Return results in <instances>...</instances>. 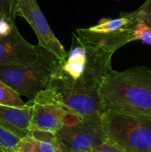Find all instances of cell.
<instances>
[{"label":"cell","mask_w":151,"mask_h":152,"mask_svg":"<svg viewBox=\"0 0 151 152\" xmlns=\"http://www.w3.org/2000/svg\"><path fill=\"white\" fill-rule=\"evenodd\" d=\"M114 53L83 41L75 32L65 60L54 71L43 97L79 116L104 115L99 94L101 83L113 69Z\"/></svg>","instance_id":"obj_1"},{"label":"cell","mask_w":151,"mask_h":152,"mask_svg":"<svg viewBox=\"0 0 151 152\" xmlns=\"http://www.w3.org/2000/svg\"><path fill=\"white\" fill-rule=\"evenodd\" d=\"M104 112L151 116V69H112L99 90Z\"/></svg>","instance_id":"obj_2"},{"label":"cell","mask_w":151,"mask_h":152,"mask_svg":"<svg viewBox=\"0 0 151 152\" xmlns=\"http://www.w3.org/2000/svg\"><path fill=\"white\" fill-rule=\"evenodd\" d=\"M36 59L28 64L1 65L0 80L12 88L20 96L33 100L44 91L60 64L59 60L40 45Z\"/></svg>","instance_id":"obj_3"},{"label":"cell","mask_w":151,"mask_h":152,"mask_svg":"<svg viewBox=\"0 0 151 152\" xmlns=\"http://www.w3.org/2000/svg\"><path fill=\"white\" fill-rule=\"evenodd\" d=\"M107 138L125 152L151 151V116L105 112Z\"/></svg>","instance_id":"obj_4"},{"label":"cell","mask_w":151,"mask_h":152,"mask_svg":"<svg viewBox=\"0 0 151 152\" xmlns=\"http://www.w3.org/2000/svg\"><path fill=\"white\" fill-rule=\"evenodd\" d=\"M55 136L72 152H89L108 139L101 116H82L64 125Z\"/></svg>","instance_id":"obj_5"},{"label":"cell","mask_w":151,"mask_h":152,"mask_svg":"<svg viewBox=\"0 0 151 152\" xmlns=\"http://www.w3.org/2000/svg\"><path fill=\"white\" fill-rule=\"evenodd\" d=\"M16 14L22 17L33 28L38 45L53 54L61 62L67 55V51L53 32L36 0H16Z\"/></svg>","instance_id":"obj_6"},{"label":"cell","mask_w":151,"mask_h":152,"mask_svg":"<svg viewBox=\"0 0 151 152\" xmlns=\"http://www.w3.org/2000/svg\"><path fill=\"white\" fill-rule=\"evenodd\" d=\"M28 102L32 104L29 130H37L55 134L64 125L75 122L82 117L40 95H36Z\"/></svg>","instance_id":"obj_7"},{"label":"cell","mask_w":151,"mask_h":152,"mask_svg":"<svg viewBox=\"0 0 151 152\" xmlns=\"http://www.w3.org/2000/svg\"><path fill=\"white\" fill-rule=\"evenodd\" d=\"M36 57V45L26 41L17 27L10 35L0 37V66L28 64L33 62Z\"/></svg>","instance_id":"obj_8"},{"label":"cell","mask_w":151,"mask_h":152,"mask_svg":"<svg viewBox=\"0 0 151 152\" xmlns=\"http://www.w3.org/2000/svg\"><path fill=\"white\" fill-rule=\"evenodd\" d=\"M31 116L32 104L29 102L23 107L0 105V126L20 139L28 134Z\"/></svg>","instance_id":"obj_9"},{"label":"cell","mask_w":151,"mask_h":152,"mask_svg":"<svg viewBox=\"0 0 151 152\" xmlns=\"http://www.w3.org/2000/svg\"><path fill=\"white\" fill-rule=\"evenodd\" d=\"M137 23L135 11L124 12L117 18H103L94 26L87 28L96 33H112L133 28Z\"/></svg>","instance_id":"obj_10"},{"label":"cell","mask_w":151,"mask_h":152,"mask_svg":"<svg viewBox=\"0 0 151 152\" xmlns=\"http://www.w3.org/2000/svg\"><path fill=\"white\" fill-rule=\"evenodd\" d=\"M28 134L33 139L37 152H58L60 142L54 134L29 130Z\"/></svg>","instance_id":"obj_11"},{"label":"cell","mask_w":151,"mask_h":152,"mask_svg":"<svg viewBox=\"0 0 151 152\" xmlns=\"http://www.w3.org/2000/svg\"><path fill=\"white\" fill-rule=\"evenodd\" d=\"M25 104L17 92L0 80V105L23 107Z\"/></svg>","instance_id":"obj_12"},{"label":"cell","mask_w":151,"mask_h":152,"mask_svg":"<svg viewBox=\"0 0 151 152\" xmlns=\"http://www.w3.org/2000/svg\"><path fill=\"white\" fill-rule=\"evenodd\" d=\"M20 138L0 126V147L5 152H14Z\"/></svg>","instance_id":"obj_13"},{"label":"cell","mask_w":151,"mask_h":152,"mask_svg":"<svg viewBox=\"0 0 151 152\" xmlns=\"http://www.w3.org/2000/svg\"><path fill=\"white\" fill-rule=\"evenodd\" d=\"M133 40H139L144 45H151V26L142 21H138L133 28Z\"/></svg>","instance_id":"obj_14"},{"label":"cell","mask_w":151,"mask_h":152,"mask_svg":"<svg viewBox=\"0 0 151 152\" xmlns=\"http://www.w3.org/2000/svg\"><path fill=\"white\" fill-rule=\"evenodd\" d=\"M16 16V0H0V17L15 20Z\"/></svg>","instance_id":"obj_15"},{"label":"cell","mask_w":151,"mask_h":152,"mask_svg":"<svg viewBox=\"0 0 151 152\" xmlns=\"http://www.w3.org/2000/svg\"><path fill=\"white\" fill-rule=\"evenodd\" d=\"M135 15L137 22L142 21L151 26V0H146V2L135 11Z\"/></svg>","instance_id":"obj_16"},{"label":"cell","mask_w":151,"mask_h":152,"mask_svg":"<svg viewBox=\"0 0 151 152\" xmlns=\"http://www.w3.org/2000/svg\"><path fill=\"white\" fill-rule=\"evenodd\" d=\"M14 152H37V150L33 139L27 134L20 140Z\"/></svg>","instance_id":"obj_17"},{"label":"cell","mask_w":151,"mask_h":152,"mask_svg":"<svg viewBox=\"0 0 151 152\" xmlns=\"http://www.w3.org/2000/svg\"><path fill=\"white\" fill-rule=\"evenodd\" d=\"M89 152H125L114 142L107 139L101 144L93 148Z\"/></svg>","instance_id":"obj_18"},{"label":"cell","mask_w":151,"mask_h":152,"mask_svg":"<svg viewBox=\"0 0 151 152\" xmlns=\"http://www.w3.org/2000/svg\"><path fill=\"white\" fill-rule=\"evenodd\" d=\"M15 28V20L4 17H0V37H4L10 35Z\"/></svg>","instance_id":"obj_19"},{"label":"cell","mask_w":151,"mask_h":152,"mask_svg":"<svg viewBox=\"0 0 151 152\" xmlns=\"http://www.w3.org/2000/svg\"><path fill=\"white\" fill-rule=\"evenodd\" d=\"M60 142V141H59ZM58 152H72L70 150H69L66 146H64L61 142H60V145H59V150Z\"/></svg>","instance_id":"obj_20"},{"label":"cell","mask_w":151,"mask_h":152,"mask_svg":"<svg viewBox=\"0 0 151 152\" xmlns=\"http://www.w3.org/2000/svg\"><path fill=\"white\" fill-rule=\"evenodd\" d=\"M0 152H5V151H4V150H3V149L0 147Z\"/></svg>","instance_id":"obj_21"},{"label":"cell","mask_w":151,"mask_h":152,"mask_svg":"<svg viewBox=\"0 0 151 152\" xmlns=\"http://www.w3.org/2000/svg\"><path fill=\"white\" fill-rule=\"evenodd\" d=\"M150 152H151V151H150Z\"/></svg>","instance_id":"obj_22"}]
</instances>
